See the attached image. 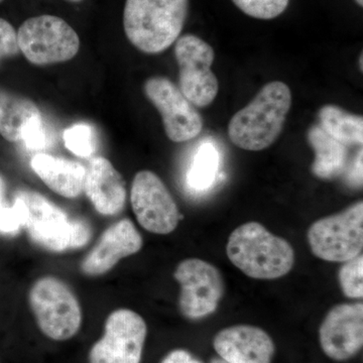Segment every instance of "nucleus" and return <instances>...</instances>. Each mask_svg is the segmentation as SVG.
Instances as JSON below:
<instances>
[{"label":"nucleus","mask_w":363,"mask_h":363,"mask_svg":"<svg viewBox=\"0 0 363 363\" xmlns=\"http://www.w3.org/2000/svg\"><path fill=\"white\" fill-rule=\"evenodd\" d=\"M180 286L179 309L184 317L199 320L213 314L224 295L220 271L200 259L182 260L174 272Z\"/></svg>","instance_id":"9"},{"label":"nucleus","mask_w":363,"mask_h":363,"mask_svg":"<svg viewBox=\"0 0 363 363\" xmlns=\"http://www.w3.org/2000/svg\"><path fill=\"white\" fill-rule=\"evenodd\" d=\"M26 209L20 198L14 196L13 206L0 208V233H16L25 227Z\"/></svg>","instance_id":"25"},{"label":"nucleus","mask_w":363,"mask_h":363,"mask_svg":"<svg viewBox=\"0 0 363 363\" xmlns=\"http://www.w3.org/2000/svg\"><path fill=\"white\" fill-rule=\"evenodd\" d=\"M226 253L234 266L255 279L281 278L295 264V250L290 242L269 233L259 222H248L234 229Z\"/></svg>","instance_id":"2"},{"label":"nucleus","mask_w":363,"mask_h":363,"mask_svg":"<svg viewBox=\"0 0 363 363\" xmlns=\"http://www.w3.org/2000/svg\"><path fill=\"white\" fill-rule=\"evenodd\" d=\"M130 202L138 223L149 233H172L181 220L173 196L154 172L143 169L136 174L131 185Z\"/></svg>","instance_id":"11"},{"label":"nucleus","mask_w":363,"mask_h":363,"mask_svg":"<svg viewBox=\"0 0 363 363\" xmlns=\"http://www.w3.org/2000/svg\"><path fill=\"white\" fill-rule=\"evenodd\" d=\"M16 33L20 51L33 65L70 61L80 49V39L75 30L63 18L51 14L28 18Z\"/></svg>","instance_id":"6"},{"label":"nucleus","mask_w":363,"mask_h":363,"mask_svg":"<svg viewBox=\"0 0 363 363\" xmlns=\"http://www.w3.org/2000/svg\"><path fill=\"white\" fill-rule=\"evenodd\" d=\"M40 112L30 98L0 87V135L11 143L21 142L26 126Z\"/></svg>","instance_id":"19"},{"label":"nucleus","mask_w":363,"mask_h":363,"mask_svg":"<svg viewBox=\"0 0 363 363\" xmlns=\"http://www.w3.org/2000/svg\"><path fill=\"white\" fill-rule=\"evenodd\" d=\"M28 304L40 330L54 341H66L76 335L82 325V309L68 284L54 276L33 281Z\"/></svg>","instance_id":"5"},{"label":"nucleus","mask_w":363,"mask_h":363,"mask_svg":"<svg viewBox=\"0 0 363 363\" xmlns=\"http://www.w3.org/2000/svg\"><path fill=\"white\" fill-rule=\"evenodd\" d=\"M347 180L351 186L362 187V149H360L355 157L354 162L351 164L348 172Z\"/></svg>","instance_id":"28"},{"label":"nucleus","mask_w":363,"mask_h":363,"mask_svg":"<svg viewBox=\"0 0 363 363\" xmlns=\"http://www.w3.org/2000/svg\"><path fill=\"white\" fill-rule=\"evenodd\" d=\"M4 183L2 179L0 178V208L4 207Z\"/></svg>","instance_id":"30"},{"label":"nucleus","mask_w":363,"mask_h":363,"mask_svg":"<svg viewBox=\"0 0 363 363\" xmlns=\"http://www.w3.org/2000/svg\"><path fill=\"white\" fill-rule=\"evenodd\" d=\"M83 192L98 213L114 216L123 211L126 202L125 182L109 160L93 157L86 169Z\"/></svg>","instance_id":"16"},{"label":"nucleus","mask_w":363,"mask_h":363,"mask_svg":"<svg viewBox=\"0 0 363 363\" xmlns=\"http://www.w3.org/2000/svg\"><path fill=\"white\" fill-rule=\"evenodd\" d=\"M147 335L145 319L126 308L107 317L102 337L89 351V363H140Z\"/></svg>","instance_id":"10"},{"label":"nucleus","mask_w":363,"mask_h":363,"mask_svg":"<svg viewBox=\"0 0 363 363\" xmlns=\"http://www.w3.org/2000/svg\"><path fill=\"white\" fill-rule=\"evenodd\" d=\"M214 350L228 363H271L274 344L266 331L252 325H235L216 334Z\"/></svg>","instance_id":"15"},{"label":"nucleus","mask_w":363,"mask_h":363,"mask_svg":"<svg viewBox=\"0 0 363 363\" xmlns=\"http://www.w3.org/2000/svg\"><path fill=\"white\" fill-rule=\"evenodd\" d=\"M1 1H2V0H0V2H1Z\"/></svg>","instance_id":"35"},{"label":"nucleus","mask_w":363,"mask_h":363,"mask_svg":"<svg viewBox=\"0 0 363 363\" xmlns=\"http://www.w3.org/2000/svg\"><path fill=\"white\" fill-rule=\"evenodd\" d=\"M145 96L161 114L164 133L174 143H185L201 133L204 121L194 105L169 79L155 76L145 81Z\"/></svg>","instance_id":"12"},{"label":"nucleus","mask_w":363,"mask_h":363,"mask_svg":"<svg viewBox=\"0 0 363 363\" xmlns=\"http://www.w3.org/2000/svg\"><path fill=\"white\" fill-rule=\"evenodd\" d=\"M319 125L329 135L346 147L363 143V117L350 113L337 105L327 104L318 112Z\"/></svg>","instance_id":"20"},{"label":"nucleus","mask_w":363,"mask_h":363,"mask_svg":"<svg viewBox=\"0 0 363 363\" xmlns=\"http://www.w3.org/2000/svg\"><path fill=\"white\" fill-rule=\"evenodd\" d=\"M307 238L313 255L325 262H344L362 255L363 202L318 219L308 229Z\"/></svg>","instance_id":"7"},{"label":"nucleus","mask_w":363,"mask_h":363,"mask_svg":"<svg viewBox=\"0 0 363 363\" xmlns=\"http://www.w3.org/2000/svg\"><path fill=\"white\" fill-rule=\"evenodd\" d=\"M325 354L336 362L357 355L363 345V304L346 303L331 308L319 329Z\"/></svg>","instance_id":"13"},{"label":"nucleus","mask_w":363,"mask_h":363,"mask_svg":"<svg viewBox=\"0 0 363 363\" xmlns=\"http://www.w3.org/2000/svg\"><path fill=\"white\" fill-rule=\"evenodd\" d=\"M67 1H70V2H81V1H83V0H67Z\"/></svg>","instance_id":"33"},{"label":"nucleus","mask_w":363,"mask_h":363,"mask_svg":"<svg viewBox=\"0 0 363 363\" xmlns=\"http://www.w3.org/2000/svg\"><path fill=\"white\" fill-rule=\"evenodd\" d=\"M292 101V92L285 83H267L230 119L229 140L240 149L250 152L271 147L283 130Z\"/></svg>","instance_id":"1"},{"label":"nucleus","mask_w":363,"mask_h":363,"mask_svg":"<svg viewBox=\"0 0 363 363\" xmlns=\"http://www.w3.org/2000/svg\"><path fill=\"white\" fill-rule=\"evenodd\" d=\"M219 155L211 145H203L188 173V183L196 190H205L213 184L218 172Z\"/></svg>","instance_id":"21"},{"label":"nucleus","mask_w":363,"mask_h":363,"mask_svg":"<svg viewBox=\"0 0 363 363\" xmlns=\"http://www.w3.org/2000/svg\"><path fill=\"white\" fill-rule=\"evenodd\" d=\"M210 363H228L226 362H224L223 359H221V358H213V359L211 360V362Z\"/></svg>","instance_id":"31"},{"label":"nucleus","mask_w":363,"mask_h":363,"mask_svg":"<svg viewBox=\"0 0 363 363\" xmlns=\"http://www.w3.org/2000/svg\"><path fill=\"white\" fill-rule=\"evenodd\" d=\"M20 52L16 28L9 21L0 18V62L16 57Z\"/></svg>","instance_id":"26"},{"label":"nucleus","mask_w":363,"mask_h":363,"mask_svg":"<svg viewBox=\"0 0 363 363\" xmlns=\"http://www.w3.org/2000/svg\"><path fill=\"white\" fill-rule=\"evenodd\" d=\"M32 169L52 192L74 199L82 194L86 168L80 162L39 152L33 157Z\"/></svg>","instance_id":"17"},{"label":"nucleus","mask_w":363,"mask_h":363,"mask_svg":"<svg viewBox=\"0 0 363 363\" xmlns=\"http://www.w3.org/2000/svg\"><path fill=\"white\" fill-rule=\"evenodd\" d=\"M143 245V236L133 221L121 219L102 233L81 262V272L87 277L104 276L121 259L140 252Z\"/></svg>","instance_id":"14"},{"label":"nucleus","mask_w":363,"mask_h":363,"mask_svg":"<svg viewBox=\"0 0 363 363\" xmlns=\"http://www.w3.org/2000/svg\"><path fill=\"white\" fill-rule=\"evenodd\" d=\"M189 13V0H126V38L145 54H160L180 38Z\"/></svg>","instance_id":"3"},{"label":"nucleus","mask_w":363,"mask_h":363,"mask_svg":"<svg viewBox=\"0 0 363 363\" xmlns=\"http://www.w3.org/2000/svg\"><path fill=\"white\" fill-rule=\"evenodd\" d=\"M339 285L346 298L363 297V255L344 262L338 272Z\"/></svg>","instance_id":"23"},{"label":"nucleus","mask_w":363,"mask_h":363,"mask_svg":"<svg viewBox=\"0 0 363 363\" xmlns=\"http://www.w3.org/2000/svg\"><path fill=\"white\" fill-rule=\"evenodd\" d=\"M307 140L315 152L311 172L316 178L331 181L347 171L350 167L348 147L329 135L319 124L309 128Z\"/></svg>","instance_id":"18"},{"label":"nucleus","mask_w":363,"mask_h":363,"mask_svg":"<svg viewBox=\"0 0 363 363\" xmlns=\"http://www.w3.org/2000/svg\"><path fill=\"white\" fill-rule=\"evenodd\" d=\"M355 2H357L358 6H363V0H355Z\"/></svg>","instance_id":"32"},{"label":"nucleus","mask_w":363,"mask_h":363,"mask_svg":"<svg viewBox=\"0 0 363 363\" xmlns=\"http://www.w3.org/2000/svg\"><path fill=\"white\" fill-rule=\"evenodd\" d=\"M175 57L179 66V89L195 107L209 106L219 91L211 70L215 59L211 45L195 35H182L176 40Z\"/></svg>","instance_id":"8"},{"label":"nucleus","mask_w":363,"mask_h":363,"mask_svg":"<svg viewBox=\"0 0 363 363\" xmlns=\"http://www.w3.org/2000/svg\"><path fill=\"white\" fill-rule=\"evenodd\" d=\"M23 203L28 236L35 245L48 252H64L85 247L91 238V229L81 220H72L68 215L47 198L30 190L16 194Z\"/></svg>","instance_id":"4"},{"label":"nucleus","mask_w":363,"mask_h":363,"mask_svg":"<svg viewBox=\"0 0 363 363\" xmlns=\"http://www.w3.org/2000/svg\"><path fill=\"white\" fill-rule=\"evenodd\" d=\"M161 363H203L190 352L184 350H176L168 353Z\"/></svg>","instance_id":"29"},{"label":"nucleus","mask_w":363,"mask_h":363,"mask_svg":"<svg viewBox=\"0 0 363 363\" xmlns=\"http://www.w3.org/2000/svg\"><path fill=\"white\" fill-rule=\"evenodd\" d=\"M21 142L30 150H44L48 145V135L42 116L28 124L23 133Z\"/></svg>","instance_id":"27"},{"label":"nucleus","mask_w":363,"mask_h":363,"mask_svg":"<svg viewBox=\"0 0 363 363\" xmlns=\"http://www.w3.org/2000/svg\"><path fill=\"white\" fill-rule=\"evenodd\" d=\"M236 7L250 18L274 20L286 11L290 0H233Z\"/></svg>","instance_id":"24"},{"label":"nucleus","mask_w":363,"mask_h":363,"mask_svg":"<svg viewBox=\"0 0 363 363\" xmlns=\"http://www.w3.org/2000/svg\"><path fill=\"white\" fill-rule=\"evenodd\" d=\"M360 68H362V55L360 56Z\"/></svg>","instance_id":"34"},{"label":"nucleus","mask_w":363,"mask_h":363,"mask_svg":"<svg viewBox=\"0 0 363 363\" xmlns=\"http://www.w3.org/2000/svg\"><path fill=\"white\" fill-rule=\"evenodd\" d=\"M67 149L80 157H89L96 152V133L89 124L79 123L64 131Z\"/></svg>","instance_id":"22"}]
</instances>
